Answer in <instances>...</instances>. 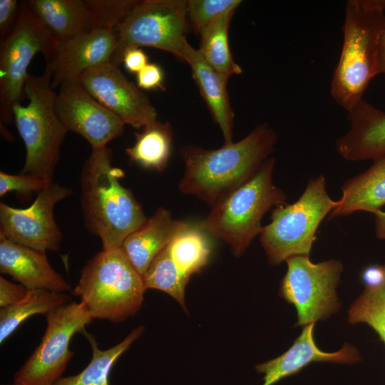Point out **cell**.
I'll list each match as a JSON object with an SVG mask.
<instances>
[{"mask_svg":"<svg viewBox=\"0 0 385 385\" xmlns=\"http://www.w3.org/2000/svg\"><path fill=\"white\" fill-rule=\"evenodd\" d=\"M277 135L267 123L236 143L215 150L188 145L181 150L185 173L180 191L212 207L250 179L270 157Z\"/></svg>","mask_w":385,"mask_h":385,"instance_id":"1","label":"cell"},{"mask_svg":"<svg viewBox=\"0 0 385 385\" xmlns=\"http://www.w3.org/2000/svg\"><path fill=\"white\" fill-rule=\"evenodd\" d=\"M107 146L92 149L81 173V204L85 226L103 249L120 247L148 217L133 193L120 182L124 172L112 164Z\"/></svg>","mask_w":385,"mask_h":385,"instance_id":"2","label":"cell"},{"mask_svg":"<svg viewBox=\"0 0 385 385\" xmlns=\"http://www.w3.org/2000/svg\"><path fill=\"white\" fill-rule=\"evenodd\" d=\"M385 29V0H348L343 45L330 85L334 101L346 112L363 99L378 75V51Z\"/></svg>","mask_w":385,"mask_h":385,"instance_id":"3","label":"cell"},{"mask_svg":"<svg viewBox=\"0 0 385 385\" xmlns=\"http://www.w3.org/2000/svg\"><path fill=\"white\" fill-rule=\"evenodd\" d=\"M145 291L143 276L118 247L102 249L89 259L71 293L93 319L118 323L138 312Z\"/></svg>","mask_w":385,"mask_h":385,"instance_id":"4","label":"cell"},{"mask_svg":"<svg viewBox=\"0 0 385 385\" xmlns=\"http://www.w3.org/2000/svg\"><path fill=\"white\" fill-rule=\"evenodd\" d=\"M274 165L275 158L270 157L250 179L214 205L200 223L209 234L225 241L237 257L260 234L265 214L287 203L285 192L273 182Z\"/></svg>","mask_w":385,"mask_h":385,"instance_id":"5","label":"cell"},{"mask_svg":"<svg viewBox=\"0 0 385 385\" xmlns=\"http://www.w3.org/2000/svg\"><path fill=\"white\" fill-rule=\"evenodd\" d=\"M51 78L52 71L47 63L41 76L29 74L24 86L29 103H19L13 108L14 121L26 149L21 173L48 183L53 181L61 147L68 132L56 111V93L51 88Z\"/></svg>","mask_w":385,"mask_h":385,"instance_id":"6","label":"cell"},{"mask_svg":"<svg viewBox=\"0 0 385 385\" xmlns=\"http://www.w3.org/2000/svg\"><path fill=\"white\" fill-rule=\"evenodd\" d=\"M338 205L327 192L325 177L319 175L308 180L297 201L275 207L271 222L260 234L268 262L278 265L292 257L309 256L320 223Z\"/></svg>","mask_w":385,"mask_h":385,"instance_id":"7","label":"cell"},{"mask_svg":"<svg viewBox=\"0 0 385 385\" xmlns=\"http://www.w3.org/2000/svg\"><path fill=\"white\" fill-rule=\"evenodd\" d=\"M188 19L187 1H138L117 27V46L111 62L118 67L128 48L142 46L160 49L183 60Z\"/></svg>","mask_w":385,"mask_h":385,"instance_id":"8","label":"cell"},{"mask_svg":"<svg viewBox=\"0 0 385 385\" xmlns=\"http://www.w3.org/2000/svg\"><path fill=\"white\" fill-rule=\"evenodd\" d=\"M56 43L26 1H21L13 31L0 42L1 123L10 124L14 121L13 108L25 98L28 67L34 56L41 53L48 61Z\"/></svg>","mask_w":385,"mask_h":385,"instance_id":"9","label":"cell"},{"mask_svg":"<svg viewBox=\"0 0 385 385\" xmlns=\"http://www.w3.org/2000/svg\"><path fill=\"white\" fill-rule=\"evenodd\" d=\"M285 262L287 270L281 280L279 294L294 307L296 327L324 320L338 312L337 288L343 270L340 260L314 263L309 256L300 255Z\"/></svg>","mask_w":385,"mask_h":385,"instance_id":"10","label":"cell"},{"mask_svg":"<svg viewBox=\"0 0 385 385\" xmlns=\"http://www.w3.org/2000/svg\"><path fill=\"white\" fill-rule=\"evenodd\" d=\"M93 319L82 302H68L46 316L40 344L14 376L15 385H53L62 376L73 355V336L83 333Z\"/></svg>","mask_w":385,"mask_h":385,"instance_id":"11","label":"cell"},{"mask_svg":"<svg viewBox=\"0 0 385 385\" xmlns=\"http://www.w3.org/2000/svg\"><path fill=\"white\" fill-rule=\"evenodd\" d=\"M56 41H65L98 29L118 27L136 0L26 1Z\"/></svg>","mask_w":385,"mask_h":385,"instance_id":"12","label":"cell"},{"mask_svg":"<svg viewBox=\"0 0 385 385\" xmlns=\"http://www.w3.org/2000/svg\"><path fill=\"white\" fill-rule=\"evenodd\" d=\"M72 194L66 186L50 183L26 208L0 203V235L34 250L58 251L63 238L54 217V207Z\"/></svg>","mask_w":385,"mask_h":385,"instance_id":"13","label":"cell"},{"mask_svg":"<svg viewBox=\"0 0 385 385\" xmlns=\"http://www.w3.org/2000/svg\"><path fill=\"white\" fill-rule=\"evenodd\" d=\"M78 83L124 124L142 128L158 120L145 93L111 61L88 68Z\"/></svg>","mask_w":385,"mask_h":385,"instance_id":"14","label":"cell"},{"mask_svg":"<svg viewBox=\"0 0 385 385\" xmlns=\"http://www.w3.org/2000/svg\"><path fill=\"white\" fill-rule=\"evenodd\" d=\"M55 108L66 130L83 137L92 149L105 147L123 134L124 123L78 82L58 88Z\"/></svg>","mask_w":385,"mask_h":385,"instance_id":"15","label":"cell"},{"mask_svg":"<svg viewBox=\"0 0 385 385\" xmlns=\"http://www.w3.org/2000/svg\"><path fill=\"white\" fill-rule=\"evenodd\" d=\"M117 32L98 29L65 41H56L51 58V88L77 83L88 68L109 62L117 46Z\"/></svg>","mask_w":385,"mask_h":385,"instance_id":"16","label":"cell"},{"mask_svg":"<svg viewBox=\"0 0 385 385\" xmlns=\"http://www.w3.org/2000/svg\"><path fill=\"white\" fill-rule=\"evenodd\" d=\"M314 327L315 323L303 327L299 336L285 352L255 366L258 373L264 374L262 385H274L314 362L350 364L360 359L358 350L347 343L335 352L320 349L314 340Z\"/></svg>","mask_w":385,"mask_h":385,"instance_id":"17","label":"cell"},{"mask_svg":"<svg viewBox=\"0 0 385 385\" xmlns=\"http://www.w3.org/2000/svg\"><path fill=\"white\" fill-rule=\"evenodd\" d=\"M349 130L335 142L349 161L374 160L385 155V112L364 99L347 112Z\"/></svg>","mask_w":385,"mask_h":385,"instance_id":"18","label":"cell"},{"mask_svg":"<svg viewBox=\"0 0 385 385\" xmlns=\"http://www.w3.org/2000/svg\"><path fill=\"white\" fill-rule=\"evenodd\" d=\"M0 272L28 289L65 293L71 287L50 265L46 252L15 243L0 235Z\"/></svg>","mask_w":385,"mask_h":385,"instance_id":"19","label":"cell"},{"mask_svg":"<svg viewBox=\"0 0 385 385\" xmlns=\"http://www.w3.org/2000/svg\"><path fill=\"white\" fill-rule=\"evenodd\" d=\"M187 223L173 219L168 210L159 207L143 225L125 238L120 248L143 277L157 255Z\"/></svg>","mask_w":385,"mask_h":385,"instance_id":"20","label":"cell"},{"mask_svg":"<svg viewBox=\"0 0 385 385\" xmlns=\"http://www.w3.org/2000/svg\"><path fill=\"white\" fill-rule=\"evenodd\" d=\"M183 60L188 63L192 78L222 131L225 144L233 143L234 113L226 86L227 80L209 65L199 50L188 42L185 48Z\"/></svg>","mask_w":385,"mask_h":385,"instance_id":"21","label":"cell"},{"mask_svg":"<svg viewBox=\"0 0 385 385\" xmlns=\"http://www.w3.org/2000/svg\"><path fill=\"white\" fill-rule=\"evenodd\" d=\"M339 205L329 213V220L364 211L373 213L385 205V155L373 160L364 172L346 180L341 186Z\"/></svg>","mask_w":385,"mask_h":385,"instance_id":"22","label":"cell"},{"mask_svg":"<svg viewBox=\"0 0 385 385\" xmlns=\"http://www.w3.org/2000/svg\"><path fill=\"white\" fill-rule=\"evenodd\" d=\"M165 247L174 267L187 282L207 264L211 253L208 232L200 224L187 223Z\"/></svg>","mask_w":385,"mask_h":385,"instance_id":"23","label":"cell"},{"mask_svg":"<svg viewBox=\"0 0 385 385\" xmlns=\"http://www.w3.org/2000/svg\"><path fill=\"white\" fill-rule=\"evenodd\" d=\"M135 133L134 144L125 152L131 162L145 169L163 171L171 150L173 130L169 122H155Z\"/></svg>","mask_w":385,"mask_h":385,"instance_id":"24","label":"cell"},{"mask_svg":"<svg viewBox=\"0 0 385 385\" xmlns=\"http://www.w3.org/2000/svg\"><path fill=\"white\" fill-rule=\"evenodd\" d=\"M144 330L143 326L138 327L120 343L106 350L100 349L94 337L84 331L83 333L92 349L91 361L79 374L61 377L53 385H109L108 376L114 363L142 335Z\"/></svg>","mask_w":385,"mask_h":385,"instance_id":"25","label":"cell"},{"mask_svg":"<svg viewBox=\"0 0 385 385\" xmlns=\"http://www.w3.org/2000/svg\"><path fill=\"white\" fill-rule=\"evenodd\" d=\"M66 293L42 289H29L27 295L20 302L0 309V344H2L17 327L29 317L43 314L46 317L59 307L68 303Z\"/></svg>","mask_w":385,"mask_h":385,"instance_id":"26","label":"cell"},{"mask_svg":"<svg viewBox=\"0 0 385 385\" xmlns=\"http://www.w3.org/2000/svg\"><path fill=\"white\" fill-rule=\"evenodd\" d=\"M234 12L220 16L200 34L199 51L207 63L227 80L242 73V68L232 58L228 42V29Z\"/></svg>","mask_w":385,"mask_h":385,"instance_id":"27","label":"cell"},{"mask_svg":"<svg viewBox=\"0 0 385 385\" xmlns=\"http://www.w3.org/2000/svg\"><path fill=\"white\" fill-rule=\"evenodd\" d=\"M383 267L380 281L364 286L363 292L351 305L348 322L351 324H367L385 344V264Z\"/></svg>","mask_w":385,"mask_h":385,"instance_id":"28","label":"cell"},{"mask_svg":"<svg viewBox=\"0 0 385 385\" xmlns=\"http://www.w3.org/2000/svg\"><path fill=\"white\" fill-rule=\"evenodd\" d=\"M143 277L146 289L166 292L185 309V290L188 282L174 267L166 247L157 255Z\"/></svg>","mask_w":385,"mask_h":385,"instance_id":"29","label":"cell"},{"mask_svg":"<svg viewBox=\"0 0 385 385\" xmlns=\"http://www.w3.org/2000/svg\"><path fill=\"white\" fill-rule=\"evenodd\" d=\"M240 0H188V17L197 34L224 14L235 11Z\"/></svg>","mask_w":385,"mask_h":385,"instance_id":"30","label":"cell"},{"mask_svg":"<svg viewBox=\"0 0 385 385\" xmlns=\"http://www.w3.org/2000/svg\"><path fill=\"white\" fill-rule=\"evenodd\" d=\"M50 183L34 175L21 173L17 175L0 172V197L15 192L21 195L29 196L42 191Z\"/></svg>","mask_w":385,"mask_h":385,"instance_id":"31","label":"cell"},{"mask_svg":"<svg viewBox=\"0 0 385 385\" xmlns=\"http://www.w3.org/2000/svg\"><path fill=\"white\" fill-rule=\"evenodd\" d=\"M21 2L16 0H0V42L13 31L20 9Z\"/></svg>","mask_w":385,"mask_h":385,"instance_id":"32","label":"cell"},{"mask_svg":"<svg viewBox=\"0 0 385 385\" xmlns=\"http://www.w3.org/2000/svg\"><path fill=\"white\" fill-rule=\"evenodd\" d=\"M163 72L155 63H148L137 73V86L145 90L163 88Z\"/></svg>","mask_w":385,"mask_h":385,"instance_id":"33","label":"cell"},{"mask_svg":"<svg viewBox=\"0 0 385 385\" xmlns=\"http://www.w3.org/2000/svg\"><path fill=\"white\" fill-rule=\"evenodd\" d=\"M29 289L24 285L16 284L5 278L0 277V307L1 308L13 305L22 300L28 293Z\"/></svg>","mask_w":385,"mask_h":385,"instance_id":"34","label":"cell"},{"mask_svg":"<svg viewBox=\"0 0 385 385\" xmlns=\"http://www.w3.org/2000/svg\"><path fill=\"white\" fill-rule=\"evenodd\" d=\"M148 56L140 48H128L123 55L122 63L131 73H138L148 63Z\"/></svg>","mask_w":385,"mask_h":385,"instance_id":"35","label":"cell"},{"mask_svg":"<svg viewBox=\"0 0 385 385\" xmlns=\"http://www.w3.org/2000/svg\"><path fill=\"white\" fill-rule=\"evenodd\" d=\"M374 228L377 238L385 240V211L380 210L374 214Z\"/></svg>","mask_w":385,"mask_h":385,"instance_id":"36","label":"cell"},{"mask_svg":"<svg viewBox=\"0 0 385 385\" xmlns=\"http://www.w3.org/2000/svg\"><path fill=\"white\" fill-rule=\"evenodd\" d=\"M378 74L385 76V29L381 36L378 51Z\"/></svg>","mask_w":385,"mask_h":385,"instance_id":"37","label":"cell"},{"mask_svg":"<svg viewBox=\"0 0 385 385\" xmlns=\"http://www.w3.org/2000/svg\"><path fill=\"white\" fill-rule=\"evenodd\" d=\"M6 385H15V384H6Z\"/></svg>","mask_w":385,"mask_h":385,"instance_id":"38","label":"cell"}]
</instances>
